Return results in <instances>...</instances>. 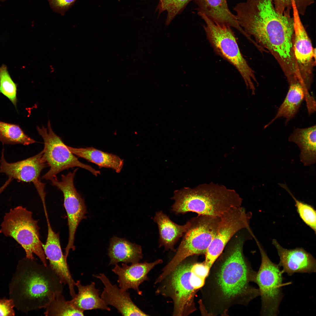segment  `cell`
<instances>
[{
    "instance_id": "cell-1",
    "label": "cell",
    "mask_w": 316,
    "mask_h": 316,
    "mask_svg": "<svg viewBox=\"0 0 316 316\" xmlns=\"http://www.w3.org/2000/svg\"><path fill=\"white\" fill-rule=\"evenodd\" d=\"M232 238L210 268L199 301L202 315H228L237 305L247 306L260 296L255 282L257 272L253 269L243 251L245 237Z\"/></svg>"
},
{
    "instance_id": "cell-2",
    "label": "cell",
    "mask_w": 316,
    "mask_h": 316,
    "mask_svg": "<svg viewBox=\"0 0 316 316\" xmlns=\"http://www.w3.org/2000/svg\"><path fill=\"white\" fill-rule=\"evenodd\" d=\"M233 10L248 40L260 51L270 53L284 74L297 71L293 48V16L278 13L272 0H246L237 4Z\"/></svg>"
},
{
    "instance_id": "cell-3",
    "label": "cell",
    "mask_w": 316,
    "mask_h": 316,
    "mask_svg": "<svg viewBox=\"0 0 316 316\" xmlns=\"http://www.w3.org/2000/svg\"><path fill=\"white\" fill-rule=\"evenodd\" d=\"M63 284L49 265L26 257L19 260L9 286V298L18 310L27 313L46 308Z\"/></svg>"
},
{
    "instance_id": "cell-4",
    "label": "cell",
    "mask_w": 316,
    "mask_h": 316,
    "mask_svg": "<svg viewBox=\"0 0 316 316\" xmlns=\"http://www.w3.org/2000/svg\"><path fill=\"white\" fill-rule=\"evenodd\" d=\"M172 198L174 202L171 210L177 214L193 212L220 217L232 208L241 206L242 203L234 190L213 183L176 190Z\"/></svg>"
},
{
    "instance_id": "cell-5",
    "label": "cell",
    "mask_w": 316,
    "mask_h": 316,
    "mask_svg": "<svg viewBox=\"0 0 316 316\" xmlns=\"http://www.w3.org/2000/svg\"><path fill=\"white\" fill-rule=\"evenodd\" d=\"M38 223V221L33 218L31 211L22 206H18L5 214L0 233L13 238L20 244L25 252V257L35 259V254L47 266V260L40 240Z\"/></svg>"
},
{
    "instance_id": "cell-6",
    "label": "cell",
    "mask_w": 316,
    "mask_h": 316,
    "mask_svg": "<svg viewBox=\"0 0 316 316\" xmlns=\"http://www.w3.org/2000/svg\"><path fill=\"white\" fill-rule=\"evenodd\" d=\"M197 255L190 256L178 265L161 281L162 285L157 291L172 300L174 316H187L196 310L194 298L197 290L191 269L197 260Z\"/></svg>"
},
{
    "instance_id": "cell-7",
    "label": "cell",
    "mask_w": 316,
    "mask_h": 316,
    "mask_svg": "<svg viewBox=\"0 0 316 316\" xmlns=\"http://www.w3.org/2000/svg\"><path fill=\"white\" fill-rule=\"evenodd\" d=\"M220 217L198 215L189 220L190 225L183 236L176 253L159 275L164 279L179 263L193 255H205L216 233Z\"/></svg>"
},
{
    "instance_id": "cell-8",
    "label": "cell",
    "mask_w": 316,
    "mask_h": 316,
    "mask_svg": "<svg viewBox=\"0 0 316 316\" xmlns=\"http://www.w3.org/2000/svg\"><path fill=\"white\" fill-rule=\"evenodd\" d=\"M207 38L216 53L233 66L243 78L248 89L255 94L254 82L257 84L254 72L243 56L235 35L228 26L217 25L202 14Z\"/></svg>"
},
{
    "instance_id": "cell-9",
    "label": "cell",
    "mask_w": 316,
    "mask_h": 316,
    "mask_svg": "<svg viewBox=\"0 0 316 316\" xmlns=\"http://www.w3.org/2000/svg\"><path fill=\"white\" fill-rule=\"evenodd\" d=\"M261 256V263L257 272L255 283L258 286L261 300L260 314L265 316H276L284 297L282 291L283 272L280 266L273 262L257 240Z\"/></svg>"
},
{
    "instance_id": "cell-10",
    "label": "cell",
    "mask_w": 316,
    "mask_h": 316,
    "mask_svg": "<svg viewBox=\"0 0 316 316\" xmlns=\"http://www.w3.org/2000/svg\"><path fill=\"white\" fill-rule=\"evenodd\" d=\"M37 130L44 140L43 159L50 167L49 170L42 177V179L51 180L56 177L57 174L62 171L75 167L87 170L95 176L100 174L99 171L78 160L61 138L53 131L49 121L47 128L37 126Z\"/></svg>"
},
{
    "instance_id": "cell-11",
    "label": "cell",
    "mask_w": 316,
    "mask_h": 316,
    "mask_svg": "<svg viewBox=\"0 0 316 316\" xmlns=\"http://www.w3.org/2000/svg\"><path fill=\"white\" fill-rule=\"evenodd\" d=\"M220 217L216 233L207 250L203 261L210 268L234 235L241 230L250 229V213L241 206L232 208Z\"/></svg>"
},
{
    "instance_id": "cell-12",
    "label": "cell",
    "mask_w": 316,
    "mask_h": 316,
    "mask_svg": "<svg viewBox=\"0 0 316 316\" xmlns=\"http://www.w3.org/2000/svg\"><path fill=\"white\" fill-rule=\"evenodd\" d=\"M78 169L66 175H62L61 181L56 177L51 181L52 185L56 186L63 193V205L68 218L69 237L65 249L64 256L67 258L70 250H74V241L76 230L82 220L86 218V207L85 201L75 189L74 178Z\"/></svg>"
},
{
    "instance_id": "cell-13",
    "label": "cell",
    "mask_w": 316,
    "mask_h": 316,
    "mask_svg": "<svg viewBox=\"0 0 316 316\" xmlns=\"http://www.w3.org/2000/svg\"><path fill=\"white\" fill-rule=\"evenodd\" d=\"M4 149L0 160V173H4L9 177L19 181L32 182L36 188L43 205H45V184L41 182L40 173L47 165L43 158V151L27 159L16 162L9 163L5 160Z\"/></svg>"
},
{
    "instance_id": "cell-14",
    "label": "cell",
    "mask_w": 316,
    "mask_h": 316,
    "mask_svg": "<svg viewBox=\"0 0 316 316\" xmlns=\"http://www.w3.org/2000/svg\"><path fill=\"white\" fill-rule=\"evenodd\" d=\"M293 52L298 69L306 89H310L312 82V69L316 63V49L312 42L300 18L294 11Z\"/></svg>"
},
{
    "instance_id": "cell-15",
    "label": "cell",
    "mask_w": 316,
    "mask_h": 316,
    "mask_svg": "<svg viewBox=\"0 0 316 316\" xmlns=\"http://www.w3.org/2000/svg\"><path fill=\"white\" fill-rule=\"evenodd\" d=\"M48 233L46 243L43 244V248L49 266L57 275L64 285H67L72 298L76 293L75 289V282L69 269L66 259L63 253L60 243L59 234L53 230L48 218L46 216Z\"/></svg>"
},
{
    "instance_id": "cell-16",
    "label": "cell",
    "mask_w": 316,
    "mask_h": 316,
    "mask_svg": "<svg viewBox=\"0 0 316 316\" xmlns=\"http://www.w3.org/2000/svg\"><path fill=\"white\" fill-rule=\"evenodd\" d=\"M272 244L279 257L278 264L283 273L291 276L295 273L310 274L316 272V261L310 253L302 248L288 249L281 246L275 239Z\"/></svg>"
},
{
    "instance_id": "cell-17",
    "label": "cell",
    "mask_w": 316,
    "mask_h": 316,
    "mask_svg": "<svg viewBox=\"0 0 316 316\" xmlns=\"http://www.w3.org/2000/svg\"><path fill=\"white\" fill-rule=\"evenodd\" d=\"M161 259L148 263L146 262L132 263L130 265L122 263L121 266L115 265L112 270L118 276L117 282L119 287L123 291H127L129 288L135 290L138 294L142 295L139 289L140 285L148 279L147 274L156 265L162 263Z\"/></svg>"
},
{
    "instance_id": "cell-18",
    "label": "cell",
    "mask_w": 316,
    "mask_h": 316,
    "mask_svg": "<svg viewBox=\"0 0 316 316\" xmlns=\"http://www.w3.org/2000/svg\"><path fill=\"white\" fill-rule=\"evenodd\" d=\"M93 276L99 279L104 287L101 297L107 305L115 307L123 316H147L134 303L130 293L113 284L104 274Z\"/></svg>"
},
{
    "instance_id": "cell-19",
    "label": "cell",
    "mask_w": 316,
    "mask_h": 316,
    "mask_svg": "<svg viewBox=\"0 0 316 316\" xmlns=\"http://www.w3.org/2000/svg\"><path fill=\"white\" fill-rule=\"evenodd\" d=\"M227 0H195L198 6V14L205 15L216 24L237 29L246 38L247 36L239 25L236 16L230 11Z\"/></svg>"
},
{
    "instance_id": "cell-20",
    "label": "cell",
    "mask_w": 316,
    "mask_h": 316,
    "mask_svg": "<svg viewBox=\"0 0 316 316\" xmlns=\"http://www.w3.org/2000/svg\"><path fill=\"white\" fill-rule=\"evenodd\" d=\"M289 87L283 103L279 107L274 118L265 126L266 128L278 118L283 117L287 124L298 112L303 99L307 104L311 102L314 98L305 91L302 84L298 81L289 84Z\"/></svg>"
},
{
    "instance_id": "cell-21",
    "label": "cell",
    "mask_w": 316,
    "mask_h": 316,
    "mask_svg": "<svg viewBox=\"0 0 316 316\" xmlns=\"http://www.w3.org/2000/svg\"><path fill=\"white\" fill-rule=\"evenodd\" d=\"M153 220L159 229V247L163 246L165 250L176 251L175 245L187 231L190 225L189 221L184 225L178 224L162 211L156 212Z\"/></svg>"
},
{
    "instance_id": "cell-22",
    "label": "cell",
    "mask_w": 316,
    "mask_h": 316,
    "mask_svg": "<svg viewBox=\"0 0 316 316\" xmlns=\"http://www.w3.org/2000/svg\"><path fill=\"white\" fill-rule=\"evenodd\" d=\"M109 265L119 262L126 264L139 262L143 257L141 246L124 238L114 236L110 239L108 249Z\"/></svg>"
},
{
    "instance_id": "cell-23",
    "label": "cell",
    "mask_w": 316,
    "mask_h": 316,
    "mask_svg": "<svg viewBox=\"0 0 316 316\" xmlns=\"http://www.w3.org/2000/svg\"><path fill=\"white\" fill-rule=\"evenodd\" d=\"M316 125L294 129L288 140L296 144L300 150V161L305 166L316 162Z\"/></svg>"
},
{
    "instance_id": "cell-24",
    "label": "cell",
    "mask_w": 316,
    "mask_h": 316,
    "mask_svg": "<svg viewBox=\"0 0 316 316\" xmlns=\"http://www.w3.org/2000/svg\"><path fill=\"white\" fill-rule=\"evenodd\" d=\"M78 292L72 299L69 300L76 309L83 312L86 310L101 309L110 311L111 309L99 296V290L92 282L86 285H82L80 281L75 282Z\"/></svg>"
},
{
    "instance_id": "cell-25",
    "label": "cell",
    "mask_w": 316,
    "mask_h": 316,
    "mask_svg": "<svg viewBox=\"0 0 316 316\" xmlns=\"http://www.w3.org/2000/svg\"><path fill=\"white\" fill-rule=\"evenodd\" d=\"M69 150L77 156L93 163L100 168L112 169L117 173L121 171L124 161L118 155L92 147L76 148L68 146Z\"/></svg>"
},
{
    "instance_id": "cell-26",
    "label": "cell",
    "mask_w": 316,
    "mask_h": 316,
    "mask_svg": "<svg viewBox=\"0 0 316 316\" xmlns=\"http://www.w3.org/2000/svg\"><path fill=\"white\" fill-rule=\"evenodd\" d=\"M0 141L9 144L28 145L36 141L26 135L18 125L0 121Z\"/></svg>"
},
{
    "instance_id": "cell-27",
    "label": "cell",
    "mask_w": 316,
    "mask_h": 316,
    "mask_svg": "<svg viewBox=\"0 0 316 316\" xmlns=\"http://www.w3.org/2000/svg\"><path fill=\"white\" fill-rule=\"evenodd\" d=\"M46 316H84V312L75 308L66 301L62 293L57 295L45 308Z\"/></svg>"
},
{
    "instance_id": "cell-28",
    "label": "cell",
    "mask_w": 316,
    "mask_h": 316,
    "mask_svg": "<svg viewBox=\"0 0 316 316\" xmlns=\"http://www.w3.org/2000/svg\"><path fill=\"white\" fill-rule=\"evenodd\" d=\"M275 8L279 13L291 17L293 11L300 16L305 14L308 8L315 0H272Z\"/></svg>"
},
{
    "instance_id": "cell-29",
    "label": "cell",
    "mask_w": 316,
    "mask_h": 316,
    "mask_svg": "<svg viewBox=\"0 0 316 316\" xmlns=\"http://www.w3.org/2000/svg\"><path fill=\"white\" fill-rule=\"evenodd\" d=\"M279 185L286 190L294 200L295 206L300 217L303 221L315 232H316V211L311 205L297 200L291 193L286 184L279 183Z\"/></svg>"
},
{
    "instance_id": "cell-30",
    "label": "cell",
    "mask_w": 316,
    "mask_h": 316,
    "mask_svg": "<svg viewBox=\"0 0 316 316\" xmlns=\"http://www.w3.org/2000/svg\"><path fill=\"white\" fill-rule=\"evenodd\" d=\"M0 93L6 97L17 109V85L11 78L5 64L0 67Z\"/></svg>"
},
{
    "instance_id": "cell-31",
    "label": "cell",
    "mask_w": 316,
    "mask_h": 316,
    "mask_svg": "<svg viewBox=\"0 0 316 316\" xmlns=\"http://www.w3.org/2000/svg\"><path fill=\"white\" fill-rule=\"evenodd\" d=\"M192 0H159L156 10L159 15L163 12H167L166 23L169 25L178 14L182 11L188 4Z\"/></svg>"
},
{
    "instance_id": "cell-32",
    "label": "cell",
    "mask_w": 316,
    "mask_h": 316,
    "mask_svg": "<svg viewBox=\"0 0 316 316\" xmlns=\"http://www.w3.org/2000/svg\"><path fill=\"white\" fill-rule=\"evenodd\" d=\"M53 11L63 16L76 0H47Z\"/></svg>"
},
{
    "instance_id": "cell-33",
    "label": "cell",
    "mask_w": 316,
    "mask_h": 316,
    "mask_svg": "<svg viewBox=\"0 0 316 316\" xmlns=\"http://www.w3.org/2000/svg\"><path fill=\"white\" fill-rule=\"evenodd\" d=\"M15 307L14 301L12 299L0 298V316H14L15 312L13 308Z\"/></svg>"
},
{
    "instance_id": "cell-34",
    "label": "cell",
    "mask_w": 316,
    "mask_h": 316,
    "mask_svg": "<svg viewBox=\"0 0 316 316\" xmlns=\"http://www.w3.org/2000/svg\"><path fill=\"white\" fill-rule=\"evenodd\" d=\"M9 184L8 182L6 181L4 185L0 188V193H1Z\"/></svg>"
},
{
    "instance_id": "cell-35",
    "label": "cell",
    "mask_w": 316,
    "mask_h": 316,
    "mask_svg": "<svg viewBox=\"0 0 316 316\" xmlns=\"http://www.w3.org/2000/svg\"><path fill=\"white\" fill-rule=\"evenodd\" d=\"M4 0H0V1H4Z\"/></svg>"
}]
</instances>
